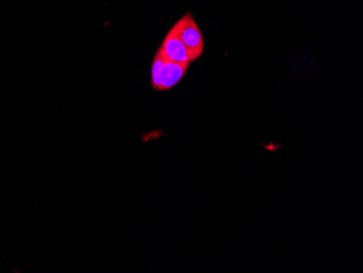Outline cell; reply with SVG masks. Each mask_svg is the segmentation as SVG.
Here are the masks:
<instances>
[{
    "instance_id": "obj_3",
    "label": "cell",
    "mask_w": 363,
    "mask_h": 273,
    "mask_svg": "<svg viewBox=\"0 0 363 273\" xmlns=\"http://www.w3.org/2000/svg\"><path fill=\"white\" fill-rule=\"evenodd\" d=\"M157 52L164 60L170 61V62L191 63L186 47L179 40L174 26H172L171 30H169L168 34H167L166 38L163 40L162 44L159 47Z\"/></svg>"
},
{
    "instance_id": "obj_2",
    "label": "cell",
    "mask_w": 363,
    "mask_h": 273,
    "mask_svg": "<svg viewBox=\"0 0 363 273\" xmlns=\"http://www.w3.org/2000/svg\"><path fill=\"white\" fill-rule=\"evenodd\" d=\"M173 26L177 30L179 40L186 47L191 62L197 60L203 54L205 42H203V32L194 19L193 14L191 12L185 14L184 17H182Z\"/></svg>"
},
{
    "instance_id": "obj_1",
    "label": "cell",
    "mask_w": 363,
    "mask_h": 273,
    "mask_svg": "<svg viewBox=\"0 0 363 273\" xmlns=\"http://www.w3.org/2000/svg\"><path fill=\"white\" fill-rule=\"evenodd\" d=\"M191 63H174L164 60L156 52L152 66V87L155 91H170L186 74Z\"/></svg>"
}]
</instances>
